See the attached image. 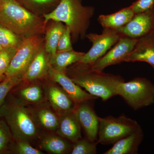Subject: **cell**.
I'll use <instances>...</instances> for the list:
<instances>
[{"mask_svg": "<svg viewBox=\"0 0 154 154\" xmlns=\"http://www.w3.org/2000/svg\"><path fill=\"white\" fill-rule=\"evenodd\" d=\"M144 62L154 67V31L137 38L134 48L124 62Z\"/></svg>", "mask_w": 154, "mask_h": 154, "instance_id": "13", "label": "cell"}, {"mask_svg": "<svg viewBox=\"0 0 154 154\" xmlns=\"http://www.w3.org/2000/svg\"><path fill=\"white\" fill-rule=\"evenodd\" d=\"M23 76L21 75L6 76L0 82V107L5 103L6 97L10 91L23 81Z\"/></svg>", "mask_w": 154, "mask_h": 154, "instance_id": "26", "label": "cell"}, {"mask_svg": "<svg viewBox=\"0 0 154 154\" xmlns=\"http://www.w3.org/2000/svg\"><path fill=\"white\" fill-rule=\"evenodd\" d=\"M38 123L42 127L51 131H56L59 123V117L52 110L42 108L36 113Z\"/></svg>", "mask_w": 154, "mask_h": 154, "instance_id": "23", "label": "cell"}, {"mask_svg": "<svg viewBox=\"0 0 154 154\" xmlns=\"http://www.w3.org/2000/svg\"><path fill=\"white\" fill-rule=\"evenodd\" d=\"M153 30H154V27Z\"/></svg>", "mask_w": 154, "mask_h": 154, "instance_id": "36", "label": "cell"}, {"mask_svg": "<svg viewBox=\"0 0 154 154\" xmlns=\"http://www.w3.org/2000/svg\"><path fill=\"white\" fill-rule=\"evenodd\" d=\"M144 138L141 128L113 144L104 154H137Z\"/></svg>", "mask_w": 154, "mask_h": 154, "instance_id": "17", "label": "cell"}, {"mask_svg": "<svg viewBox=\"0 0 154 154\" xmlns=\"http://www.w3.org/2000/svg\"><path fill=\"white\" fill-rule=\"evenodd\" d=\"M66 73L76 85L103 101L116 96V86L124 81L118 75L106 73L94 69L90 65L79 62L68 68Z\"/></svg>", "mask_w": 154, "mask_h": 154, "instance_id": "2", "label": "cell"}, {"mask_svg": "<svg viewBox=\"0 0 154 154\" xmlns=\"http://www.w3.org/2000/svg\"><path fill=\"white\" fill-rule=\"evenodd\" d=\"M130 7L135 14L145 12L154 8V0H137Z\"/></svg>", "mask_w": 154, "mask_h": 154, "instance_id": "32", "label": "cell"}, {"mask_svg": "<svg viewBox=\"0 0 154 154\" xmlns=\"http://www.w3.org/2000/svg\"><path fill=\"white\" fill-rule=\"evenodd\" d=\"M19 95L24 101L29 103H38L43 99V93L40 86L32 85L20 90Z\"/></svg>", "mask_w": 154, "mask_h": 154, "instance_id": "25", "label": "cell"}, {"mask_svg": "<svg viewBox=\"0 0 154 154\" xmlns=\"http://www.w3.org/2000/svg\"><path fill=\"white\" fill-rule=\"evenodd\" d=\"M122 36L116 30L110 28H103L100 34L94 33L86 34V38L92 42V46L79 63L92 65L105 55Z\"/></svg>", "mask_w": 154, "mask_h": 154, "instance_id": "8", "label": "cell"}, {"mask_svg": "<svg viewBox=\"0 0 154 154\" xmlns=\"http://www.w3.org/2000/svg\"><path fill=\"white\" fill-rule=\"evenodd\" d=\"M154 27V8L135 14L128 23L116 30L123 36L137 39L152 31Z\"/></svg>", "mask_w": 154, "mask_h": 154, "instance_id": "10", "label": "cell"}, {"mask_svg": "<svg viewBox=\"0 0 154 154\" xmlns=\"http://www.w3.org/2000/svg\"><path fill=\"white\" fill-rule=\"evenodd\" d=\"M66 28V25L62 22L50 21L48 22L44 34V45L51 56L56 53L58 43Z\"/></svg>", "mask_w": 154, "mask_h": 154, "instance_id": "18", "label": "cell"}, {"mask_svg": "<svg viewBox=\"0 0 154 154\" xmlns=\"http://www.w3.org/2000/svg\"><path fill=\"white\" fill-rule=\"evenodd\" d=\"M91 101H93L83 102L78 105L74 111L81 127L85 131L87 138L94 142L98 139L99 116L96 115L93 106L90 104Z\"/></svg>", "mask_w": 154, "mask_h": 154, "instance_id": "12", "label": "cell"}, {"mask_svg": "<svg viewBox=\"0 0 154 154\" xmlns=\"http://www.w3.org/2000/svg\"><path fill=\"white\" fill-rule=\"evenodd\" d=\"M12 137L8 125L5 120L0 119V154L5 152L9 148Z\"/></svg>", "mask_w": 154, "mask_h": 154, "instance_id": "28", "label": "cell"}, {"mask_svg": "<svg viewBox=\"0 0 154 154\" xmlns=\"http://www.w3.org/2000/svg\"><path fill=\"white\" fill-rule=\"evenodd\" d=\"M73 50L70 30L66 26L65 30L58 43L57 52H65Z\"/></svg>", "mask_w": 154, "mask_h": 154, "instance_id": "30", "label": "cell"}, {"mask_svg": "<svg viewBox=\"0 0 154 154\" xmlns=\"http://www.w3.org/2000/svg\"></svg>", "mask_w": 154, "mask_h": 154, "instance_id": "37", "label": "cell"}, {"mask_svg": "<svg viewBox=\"0 0 154 154\" xmlns=\"http://www.w3.org/2000/svg\"><path fill=\"white\" fill-rule=\"evenodd\" d=\"M85 53L78 52L73 50L70 51L57 52L51 56V66L59 72L66 73L68 67L79 62Z\"/></svg>", "mask_w": 154, "mask_h": 154, "instance_id": "20", "label": "cell"}, {"mask_svg": "<svg viewBox=\"0 0 154 154\" xmlns=\"http://www.w3.org/2000/svg\"><path fill=\"white\" fill-rule=\"evenodd\" d=\"M98 143H99L97 141L93 142L88 139L81 138L74 143H73L71 154H97V146Z\"/></svg>", "mask_w": 154, "mask_h": 154, "instance_id": "27", "label": "cell"}, {"mask_svg": "<svg viewBox=\"0 0 154 154\" xmlns=\"http://www.w3.org/2000/svg\"><path fill=\"white\" fill-rule=\"evenodd\" d=\"M50 59L51 55L46 51L44 42L24 74L23 81L32 82L48 77Z\"/></svg>", "mask_w": 154, "mask_h": 154, "instance_id": "14", "label": "cell"}, {"mask_svg": "<svg viewBox=\"0 0 154 154\" xmlns=\"http://www.w3.org/2000/svg\"><path fill=\"white\" fill-rule=\"evenodd\" d=\"M61 0H18L30 12L40 17L49 14L57 7Z\"/></svg>", "mask_w": 154, "mask_h": 154, "instance_id": "22", "label": "cell"}, {"mask_svg": "<svg viewBox=\"0 0 154 154\" xmlns=\"http://www.w3.org/2000/svg\"><path fill=\"white\" fill-rule=\"evenodd\" d=\"M6 76L5 74L0 73V82L5 79Z\"/></svg>", "mask_w": 154, "mask_h": 154, "instance_id": "33", "label": "cell"}, {"mask_svg": "<svg viewBox=\"0 0 154 154\" xmlns=\"http://www.w3.org/2000/svg\"><path fill=\"white\" fill-rule=\"evenodd\" d=\"M0 118L4 119L16 140L29 141L38 134L34 117L20 101L4 103L0 107Z\"/></svg>", "mask_w": 154, "mask_h": 154, "instance_id": "4", "label": "cell"}, {"mask_svg": "<svg viewBox=\"0 0 154 154\" xmlns=\"http://www.w3.org/2000/svg\"><path fill=\"white\" fill-rule=\"evenodd\" d=\"M47 23L18 0H0V24L22 38L44 34Z\"/></svg>", "mask_w": 154, "mask_h": 154, "instance_id": "1", "label": "cell"}, {"mask_svg": "<svg viewBox=\"0 0 154 154\" xmlns=\"http://www.w3.org/2000/svg\"><path fill=\"white\" fill-rule=\"evenodd\" d=\"M17 48H6L0 52V73H5L13 59Z\"/></svg>", "mask_w": 154, "mask_h": 154, "instance_id": "29", "label": "cell"}, {"mask_svg": "<svg viewBox=\"0 0 154 154\" xmlns=\"http://www.w3.org/2000/svg\"><path fill=\"white\" fill-rule=\"evenodd\" d=\"M134 13L130 6L110 15H101L98 17L99 24L103 28L116 30L126 25L132 19Z\"/></svg>", "mask_w": 154, "mask_h": 154, "instance_id": "19", "label": "cell"}, {"mask_svg": "<svg viewBox=\"0 0 154 154\" xmlns=\"http://www.w3.org/2000/svg\"><path fill=\"white\" fill-rule=\"evenodd\" d=\"M4 48H3L2 45H0V52L2 51L3 49H4Z\"/></svg>", "mask_w": 154, "mask_h": 154, "instance_id": "34", "label": "cell"}, {"mask_svg": "<svg viewBox=\"0 0 154 154\" xmlns=\"http://www.w3.org/2000/svg\"><path fill=\"white\" fill-rule=\"evenodd\" d=\"M48 78L61 87L72 99L76 106L83 102L94 101L97 98L83 90L72 81L66 73L58 71L51 66L48 71Z\"/></svg>", "mask_w": 154, "mask_h": 154, "instance_id": "11", "label": "cell"}, {"mask_svg": "<svg viewBox=\"0 0 154 154\" xmlns=\"http://www.w3.org/2000/svg\"><path fill=\"white\" fill-rule=\"evenodd\" d=\"M153 67V68L154 70V67Z\"/></svg>", "mask_w": 154, "mask_h": 154, "instance_id": "35", "label": "cell"}, {"mask_svg": "<svg viewBox=\"0 0 154 154\" xmlns=\"http://www.w3.org/2000/svg\"><path fill=\"white\" fill-rule=\"evenodd\" d=\"M45 91L48 102L59 115L74 111L76 105L62 88L50 85L47 86Z\"/></svg>", "mask_w": 154, "mask_h": 154, "instance_id": "15", "label": "cell"}, {"mask_svg": "<svg viewBox=\"0 0 154 154\" xmlns=\"http://www.w3.org/2000/svg\"><path fill=\"white\" fill-rule=\"evenodd\" d=\"M95 10L93 7L84 6L82 0H61L56 8L43 16L45 21L63 22L71 31L72 42L86 37L91 19Z\"/></svg>", "mask_w": 154, "mask_h": 154, "instance_id": "3", "label": "cell"}, {"mask_svg": "<svg viewBox=\"0 0 154 154\" xmlns=\"http://www.w3.org/2000/svg\"><path fill=\"white\" fill-rule=\"evenodd\" d=\"M59 123L57 134L74 143L82 137L81 126L75 111L59 115Z\"/></svg>", "mask_w": 154, "mask_h": 154, "instance_id": "16", "label": "cell"}, {"mask_svg": "<svg viewBox=\"0 0 154 154\" xmlns=\"http://www.w3.org/2000/svg\"><path fill=\"white\" fill-rule=\"evenodd\" d=\"M137 41V38L122 36L112 49L91 66L94 69L103 71L107 67L124 62L126 57L132 51Z\"/></svg>", "mask_w": 154, "mask_h": 154, "instance_id": "9", "label": "cell"}, {"mask_svg": "<svg viewBox=\"0 0 154 154\" xmlns=\"http://www.w3.org/2000/svg\"><path fill=\"white\" fill-rule=\"evenodd\" d=\"M70 142L59 135H50L43 139L41 146L44 150L50 153H71L72 144Z\"/></svg>", "mask_w": 154, "mask_h": 154, "instance_id": "21", "label": "cell"}, {"mask_svg": "<svg viewBox=\"0 0 154 154\" xmlns=\"http://www.w3.org/2000/svg\"><path fill=\"white\" fill-rule=\"evenodd\" d=\"M117 95L121 96L133 110H136L154 103V85L144 78H135L127 82L119 83Z\"/></svg>", "mask_w": 154, "mask_h": 154, "instance_id": "5", "label": "cell"}, {"mask_svg": "<svg viewBox=\"0 0 154 154\" xmlns=\"http://www.w3.org/2000/svg\"><path fill=\"white\" fill-rule=\"evenodd\" d=\"M23 38L5 26L0 24V45L4 48H16L21 44Z\"/></svg>", "mask_w": 154, "mask_h": 154, "instance_id": "24", "label": "cell"}, {"mask_svg": "<svg viewBox=\"0 0 154 154\" xmlns=\"http://www.w3.org/2000/svg\"><path fill=\"white\" fill-rule=\"evenodd\" d=\"M17 141V143L14 146V150L15 153L19 154H42L40 151L33 147L29 141L25 140Z\"/></svg>", "mask_w": 154, "mask_h": 154, "instance_id": "31", "label": "cell"}, {"mask_svg": "<svg viewBox=\"0 0 154 154\" xmlns=\"http://www.w3.org/2000/svg\"><path fill=\"white\" fill-rule=\"evenodd\" d=\"M99 121L97 141L103 145L113 144L141 128L137 122L124 114L117 117H99Z\"/></svg>", "mask_w": 154, "mask_h": 154, "instance_id": "6", "label": "cell"}, {"mask_svg": "<svg viewBox=\"0 0 154 154\" xmlns=\"http://www.w3.org/2000/svg\"><path fill=\"white\" fill-rule=\"evenodd\" d=\"M44 42L42 35L23 38L5 73L6 76L24 75Z\"/></svg>", "mask_w": 154, "mask_h": 154, "instance_id": "7", "label": "cell"}]
</instances>
